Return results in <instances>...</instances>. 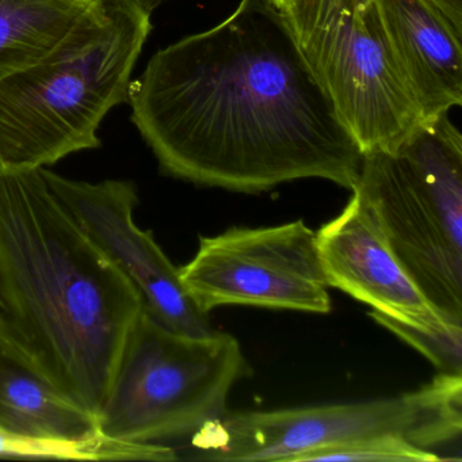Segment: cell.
I'll return each instance as SVG.
<instances>
[{
	"instance_id": "6da1fadb",
	"label": "cell",
	"mask_w": 462,
	"mask_h": 462,
	"mask_svg": "<svg viewBox=\"0 0 462 462\" xmlns=\"http://www.w3.org/2000/svg\"><path fill=\"white\" fill-rule=\"evenodd\" d=\"M128 104L162 172L193 185L258 194L316 178L351 191L358 180L364 153L273 0H242L158 51Z\"/></svg>"
},
{
	"instance_id": "7a4b0ae2",
	"label": "cell",
	"mask_w": 462,
	"mask_h": 462,
	"mask_svg": "<svg viewBox=\"0 0 462 462\" xmlns=\"http://www.w3.org/2000/svg\"><path fill=\"white\" fill-rule=\"evenodd\" d=\"M142 296L42 169L0 167V321L37 367L98 418Z\"/></svg>"
},
{
	"instance_id": "3957f363",
	"label": "cell",
	"mask_w": 462,
	"mask_h": 462,
	"mask_svg": "<svg viewBox=\"0 0 462 462\" xmlns=\"http://www.w3.org/2000/svg\"><path fill=\"white\" fill-rule=\"evenodd\" d=\"M151 31L134 0H94L52 52L0 80V167L42 169L101 147L99 126L128 102Z\"/></svg>"
},
{
	"instance_id": "277c9868",
	"label": "cell",
	"mask_w": 462,
	"mask_h": 462,
	"mask_svg": "<svg viewBox=\"0 0 462 462\" xmlns=\"http://www.w3.org/2000/svg\"><path fill=\"white\" fill-rule=\"evenodd\" d=\"M351 191L427 301L462 324V137L448 113L364 155Z\"/></svg>"
},
{
	"instance_id": "5b68a950",
	"label": "cell",
	"mask_w": 462,
	"mask_h": 462,
	"mask_svg": "<svg viewBox=\"0 0 462 462\" xmlns=\"http://www.w3.org/2000/svg\"><path fill=\"white\" fill-rule=\"evenodd\" d=\"M251 373L234 335L180 334L143 310L99 411V432L134 443L191 437L226 415L232 388Z\"/></svg>"
},
{
	"instance_id": "8992f818",
	"label": "cell",
	"mask_w": 462,
	"mask_h": 462,
	"mask_svg": "<svg viewBox=\"0 0 462 462\" xmlns=\"http://www.w3.org/2000/svg\"><path fill=\"white\" fill-rule=\"evenodd\" d=\"M461 432L462 374L438 373L431 383L400 396L273 411L228 410L190 438L196 459L297 462L319 448L383 435L405 438L438 454V448H461Z\"/></svg>"
},
{
	"instance_id": "52a82bcc",
	"label": "cell",
	"mask_w": 462,
	"mask_h": 462,
	"mask_svg": "<svg viewBox=\"0 0 462 462\" xmlns=\"http://www.w3.org/2000/svg\"><path fill=\"white\" fill-rule=\"evenodd\" d=\"M283 12L364 155L393 150L426 121L397 69L377 0H291Z\"/></svg>"
},
{
	"instance_id": "ba28073f",
	"label": "cell",
	"mask_w": 462,
	"mask_h": 462,
	"mask_svg": "<svg viewBox=\"0 0 462 462\" xmlns=\"http://www.w3.org/2000/svg\"><path fill=\"white\" fill-rule=\"evenodd\" d=\"M180 275L205 313L226 305L331 312L316 232L302 220L262 228L234 226L201 237L199 251L180 267Z\"/></svg>"
},
{
	"instance_id": "9c48e42d",
	"label": "cell",
	"mask_w": 462,
	"mask_h": 462,
	"mask_svg": "<svg viewBox=\"0 0 462 462\" xmlns=\"http://www.w3.org/2000/svg\"><path fill=\"white\" fill-rule=\"evenodd\" d=\"M53 193L69 208L86 234L115 262L142 296L144 310L162 326L201 337L213 331L208 313L191 300L175 267L151 232L134 223L139 204L131 180L91 183L42 167Z\"/></svg>"
},
{
	"instance_id": "30bf717a",
	"label": "cell",
	"mask_w": 462,
	"mask_h": 462,
	"mask_svg": "<svg viewBox=\"0 0 462 462\" xmlns=\"http://www.w3.org/2000/svg\"><path fill=\"white\" fill-rule=\"evenodd\" d=\"M316 245L329 288L413 323L448 321L411 280L354 191L342 213L316 232Z\"/></svg>"
},
{
	"instance_id": "8fae6325",
	"label": "cell",
	"mask_w": 462,
	"mask_h": 462,
	"mask_svg": "<svg viewBox=\"0 0 462 462\" xmlns=\"http://www.w3.org/2000/svg\"><path fill=\"white\" fill-rule=\"evenodd\" d=\"M394 61L424 120L462 104V33L429 0H377Z\"/></svg>"
},
{
	"instance_id": "7c38bea8",
	"label": "cell",
	"mask_w": 462,
	"mask_h": 462,
	"mask_svg": "<svg viewBox=\"0 0 462 462\" xmlns=\"http://www.w3.org/2000/svg\"><path fill=\"white\" fill-rule=\"evenodd\" d=\"M0 427L33 438L82 439L98 418L47 377L0 321Z\"/></svg>"
},
{
	"instance_id": "4fadbf2b",
	"label": "cell",
	"mask_w": 462,
	"mask_h": 462,
	"mask_svg": "<svg viewBox=\"0 0 462 462\" xmlns=\"http://www.w3.org/2000/svg\"><path fill=\"white\" fill-rule=\"evenodd\" d=\"M94 0H0V80L39 63Z\"/></svg>"
},
{
	"instance_id": "5bb4252c",
	"label": "cell",
	"mask_w": 462,
	"mask_h": 462,
	"mask_svg": "<svg viewBox=\"0 0 462 462\" xmlns=\"http://www.w3.org/2000/svg\"><path fill=\"white\" fill-rule=\"evenodd\" d=\"M0 458L71 461H177V451L163 443H134L97 432L82 439H52L15 434L0 427Z\"/></svg>"
},
{
	"instance_id": "9a60e30c",
	"label": "cell",
	"mask_w": 462,
	"mask_h": 462,
	"mask_svg": "<svg viewBox=\"0 0 462 462\" xmlns=\"http://www.w3.org/2000/svg\"><path fill=\"white\" fill-rule=\"evenodd\" d=\"M369 318L426 356L438 373L462 374V324L445 320L413 323L374 310Z\"/></svg>"
},
{
	"instance_id": "2e32d148",
	"label": "cell",
	"mask_w": 462,
	"mask_h": 462,
	"mask_svg": "<svg viewBox=\"0 0 462 462\" xmlns=\"http://www.w3.org/2000/svg\"><path fill=\"white\" fill-rule=\"evenodd\" d=\"M310 461L435 462L443 459L432 451L412 445L405 438L383 435L319 448L297 459V462Z\"/></svg>"
},
{
	"instance_id": "e0dca14e",
	"label": "cell",
	"mask_w": 462,
	"mask_h": 462,
	"mask_svg": "<svg viewBox=\"0 0 462 462\" xmlns=\"http://www.w3.org/2000/svg\"><path fill=\"white\" fill-rule=\"evenodd\" d=\"M462 33V0H429Z\"/></svg>"
},
{
	"instance_id": "ac0fdd59",
	"label": "cell",
	"mask_w": 462,
	"mask_h": 462,
	"mask_svg": "<svg viewBox=\"0 0 462 462\" xmlns=\"http://www.w3.org/2000/svg\"><path fill=\"white\" fill-rule=\"evenodd\" d=\"M134 2L143 12L151 15L159 6H162L164 2H169V0H134Z\"/></svg>"
},
{
	"instance_id": "d6986e66",
	"label": "cell",
	"mask_w": 462,
	"mask_h": 462,
	"mask_svg": "<svg viewBox=\"0 0 462 462\" xmlns=\"http://www.w3.org/2000/svg\"><path fill=\"white\" fill-rule=\"evenodd\" d=\"M273 2H274L275 5H277L278 7H281V9H285L286 6H288L289 5V2H291V0H273Z\"/></svg>"
}]
</instances>
